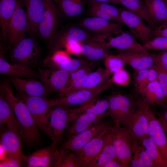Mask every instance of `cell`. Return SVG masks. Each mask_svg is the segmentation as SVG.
Listing matches in <instances>:
<instances>
[{"instance_id":"10","label":"cell","mask_w":167,"mask_h":167,"mask_svg":"<svg viewBox=\"0 0 167 167\" xmlns=\"http://www.w3.org/2000/svg\"><path fill=\"white\" fill-rule=\"evenodd\" d=\"M119 9L122 23L128 27L132 35L142 45L154 38L153 29L141 17L126 9Z\"/></svg>"},{"instance_id":"18","label":"cell","mask_w":167,"mask_h":167,"mask_svg":"<svg viewBox=\"0 0 167 167\" xmlns=\"http://www.w3.org/2000/svg\"><path fill=\"white\" fill-rule=\"evenodd\" d=\"M8 81L15 87L19 93L31 96L46 97L52 92L44 83L34 78L11 76Z\"/></svg>"},{"instance_id":"16","label":"cell","mask_w":167,"mask_h":167,"mask_svg":"<svg viewBox=\"0 0 167 167\" xmlns=\"http://www.w3.org/2000/svg\"><path fill=\"white\" fill-rule=\"evenodd\" d=\"M80 25L81 27L95 34L111 35L123 32L124 24L113 20L91 17L83 20Z\"/></svg>"},{"instance_id":"2","label":"cell","mask_w":167,"mask_h":167,"mask_svg":"<svg viewBox=\"0 0 167 167\" xmlns=\"http://www.w3.org/2000/svg\"><path fill=\"white\" fill-rule=\"evenodd\" d=\"M36 38L30 35L9 48L11 61L30 68L36 65L41 59L42 50Z\"/></svg>"},{"instance_id":"47","label":"cell","mask_w":167,"mask_h":167,"mask_svg":"<svg viewBox=\"0 0 167 167\" xmlns=\"http://www.w3.org/2000/svg\"><path fill=\"white\" fill-rule=\"evenodd\" d=\"M148 68L135 70L133 85L136 92L139 94L143 87L147 75Z\"/></svg>"},{"instance_id":"25","label":"cell","mask_w":167,"mask_h":167,"mask_svg":"<svg viewBox=\"0 0 167 167\" xmlns=\"http://www.w3.org/2000/svg\"><path fill=\"white\" fill-rule=\"evenodd\" d=\"M139 94L150 106L158 105L165 108L167 105L163 90L157 80L147 84Z\"/></svg>"},{"instance_id":"53","label":"cell","mask_w":167,"mask_h":167,"mask_svg":"<svg viewBox=\"0 0 167 167\" xmlns=\"http://www.w3.org/2000/svg\"><path fill=\"white\" fill-rule=\"evenodd\" d=\"M102 167H127V166L122 164L117 159L110 160L105 163Z\"/></svg>"},{"instance_id":"40","label":"cell","mask_w":167,"mask_h":167,"mask_svg":"<svg viewBox=\"0 0 167 167\" xmlns=\"http://www.w3.org/2000/svg\"><path fill=\"white\" fill-rule=\"evenodd\" d=\"M88 3L104 11L110 15L114 21L122 23L119 8L109 3L88 0Z\"/></svg>"},{"instance_id":"3","label":"cell","mask_w":167,"mask_h":167,"mask_svg":"<svg viewBox=\"0 0 167 167\" xmlns=\"http://www.w3.org/2000/svg\"><path fill=\"white\" fill-rule=\"evenodd\" d=\"M106 38L105 35L95 34L82 27L67 26L58 30L48 47L53 52L64 48L71 41L83 44L91 41L102 42Z\"/></svg>"},{"instance_id":"51","label":"cell","mask_w":167,"mask_h":167,"mask_svg":"<svg viewBox=\"0 0 167 167\" xmlns=\"http://www.w3.org/2000/svg\"><path fill=\"white\" fill-rule=\"evenodd\" d=\"M157 70L156 65L154 64L148 68L147 75L142 89L147 84L157 80Z\"/></svg>"},{"instance_id":"29","label":"cell","mask_w":167,"mask_h":167,"mask_svg":"<svg viewBox=\"0 0 167 167\" xmlns=\"http://www.w3.org/2000/svg\"><path fill=\"white\" fill-rule=\"evenodd\" d=\"M19 0H0V24L3 44L7 41L8 30L10 19L18 4Z\"/></svg>"},{"instance_id":"44","label":"cell","mask_w":167,"mask_h":167,"mask_svg":"<svg viewBox=\"0 0 167 167\" xmlns=\"http://www.w3.org/2000/svg\"><path fill=\"white\" fill-rule=\"evenodd\" d=\"M142 45L144 49L147 50L162 51L167 50V37L160 36L155 37Z\"/></svg>"},{"instance_id":"57","label":"cell","mask_w":167,"mask_h":167,"mask_svg":"<svg viewBox=\"0 0 167 167\" xmlns=\"http://www.w3.org/2000/svg\"><path fill=\"white\" fill-rule=\"evenodd\" d=\"M165 1L166 4L167 9V0H165Z\"/></svg>"},{"instance_id":"41","label":"cell","mask_w":167,"mask_h":167,"mask_svg":"<svg viewBox=\"0 0 167 167\" xmlns=\"http://www.w3.org/2000/svg\"><path fill=\"white\" fill-rule=\"evenodd\" d=\"M59 151L61 156L60 167H80L75 152L69 149Z\"/></svg>"},{"instance_id":"13","label":"cell","mask_w":167,"mask_h":167,"mask_svg":"<svg viewBox=\"0 0 167 167\" xmlns=\"http://www.w3.org/2000/svg\"><path fill=\"white\" fill-rule=\"evenodd\" d=\"M53 143L50 146L33 152L27 156L28 167H60L61 156Z\"/></svg>"},{"instance_id":"42","label":"cell","mask_w":167,"mask_h":167,"mask_svg":"<svg viewBox=\"0 0 167 167\" xmlns=\"http://www.w3.org/2000/svg\"><path fill=\"white\" fill-rule=\"evenodd\" d=\"M89 62L84 58H71L66 62L55 66L52 68L62 69L71 72Z\"/></svg>"},{"instance_id":"33","label":"cell","mask_w":167,"mask_h":167,"mask_svg":"<svg viewBox=\"0 0 167 167\" xmlns=\"http://www.w3.org/2000/svg\"><path fill=\"white\" fill-rule=\"evenodd\" d=\"M103 42L91 41L82 44L81 54L93 61L104 59L109 54Z\"/></svg>"},{"instance_id":"23","label":"cell","mask_w":167,"mask_h":167,"mask_svg":"<svg viewBox=\"0 0 167 167\" xmlns=\"http://www.w3.org/2000/svg\"><path fill=\"white\" fill-rule=\"evenodd\" d=\"M26 8L28 20L27 32L30 35H37L39 23L45 11L43 0H21Z\"/></svg>"},{"instance_id":"54","label":"cell","mask_w":167,"mask_h":167,"mask_svg":"<svg viewBox=\"0 0 167 167\" xmlns=\"http://www.w3.org/2000/svg\"><path fill=\"white\" fill-rule=\"evenodd\" d=\"M157 54L162 65L167 70V50L161 51Z\"/></svg>"},{"instance_id":"48","label":"cell","mask_w":167,"mask_h":167,"mask_svg":"<svg viewBox=\"0 0 167 167\" xmlns=\"http://www.w3.org/2000/svg\"><path fill=\"white\" fill-rule=\"evenodd\" d=\"M23 163L18 158L10 155H6L1 160L0 167H19Z\"/></svg>"},{"instance_id":"8","label":"cell","mask_w":167,"mask_h":167,"mask_svg":"<svg viewBox=\"0 0 167 167\" xmlns=\"http://www.w3.org/2000/svg\"><path fill=\"white\" fill-rule=\"evenodd\" d=\"M114 85L110 78L106 82L95 87L81 89L65 96L49 100V104L52 107L58 105L78 106L98 96L101 92L111 88Z\"/></svg>"},{"instance_id":"11","label":"cell","mask_w":167,"mask_h":167,"mask_svg":"<svg viewBox=\"0 0 167 167\" xmlns=\"http://www.w3.org/2000/svg\"><path fill=\"white\" fill-rule=\"evenodd\" d=\"M21 0H19L17 7L9 24L7 41L9 49L26 37L28 20Z\"/></svg>"},{"instance_id":"4","label":"cell","mask_w":167,"mask_h":167,"mask_svg":"<svg viewBox=\"0 0 167 167\" xmlns=\"http://www.w3.org/2000/svg\"><path fill=\"white\" fill-rule=\"evenodd\" d=\"M109 106L105 112L114 123L124 126L137 108L136 100L130 96L117 93L109 97Z\"/></svg>"},{"instance_id":"35","label":"cell","mask_w":167,"mask_h":167,"mask_svg":"<svg viewBox=\"0 0 167 167\" xmlns=\"http://www.w3.org/2000/svg\"><path fill=\"white\" fill-rule=\"evenodd\" d=\"M120 4L129 11L141 17L153 29L156 26L150 17L142 0H119Z\"/></svg>"},{"instance_id":"24","label":"cell","mask_w":167,"mask_h":167,"mask_svg":"<svg viewBox=\"0 0 167 167\" xmlns=\"http://www.w3.org/2000/svg\"><path fill=\"white\" fill-rule=\"evenodd\" d=\"M109 106V97L101 99L97 96L75 108L70 109V121H73L78 116L84 113H104L107 110Z\"/></svg>"},{"instance_id":"31","label":"cell","mask_w":167,"mask_h":167,"mask_svg":"<svg viewBox=\"0 0 167 167\" xmlns=\"http://www.w3.org/2000/svg\"><path fill=\"white\" fill-rule=\"evenodd\" d=\"M132 148L133 155L129 167H155L153 162L146 152L141 140L133 137Z\"/></svg>"},{"instance_id":"45","label":"cell","mask_w":167,"mask_h":167,"mask_svg":"<svg viewBox=\"0 0 167 167\" xmlns=\"http://www.w3.org/2000/svg\"><path fill=\"white\" fill-rule=\"evenodd\" d=\"M112 75L113 76L110 79L114 84L121 86H127L131 82L130 75L124 68Z\"/></svg>"},{"instance_id":"37","label":"cell","mask_w":167,"mask_h":167,"mask_svg":"<svg viewBox=\"0 0 167 167\" xmlns=\"http://www.w3.org/2000/svg\"><path fill=\"white\" fill-rule=\"evenodd\" d=\"M141 141L146 152L153 162L155 167H167V164L152 139L148 136Z\"/></svg>"},{"instance_id":"32","label":"cell","mask_w":167,"mask_h":167,"mask_svg":"<svg viewBox=\"0 0 167 167\" xmlns=\"http://www.w3.org/2000/svg\"><path fill=\"white\" fill-rule=\"evenodd\" d=\"M55 2L56 6L62 15L74 18L83 13L86 0H58Z\"/></svg>"},{"instance_id":"14","label":"cell","mask_w":167,"mask_h":167,"mask_svg":"<svg viewBox=\"0 0 167 167\" xmlns=\"http://www.w3.org/2000/svg\"><path fill=\"white\" fill-rule=\"evenodd\" d=\"M111 125L104 129L80 150L75 152L80 167H92L103 147L106 136Z\"/></svg>"},{"instance_id":"34","label":"cell","mask_w":167,"mask_h":167,"mask_svg":"<svg viewBox=\"0 0 167 167\" xmlns=\"http://www.w3.org/2000/svg\"><path fill=\"white\" fill-rule=\"evenodd\" d=\"M116 159H117L113 144L110 127L106 136L103 147L92 167H102L106 162Z\"/></svg>"},{"instance_id":"49","label":"cell","mask_w":167,"mask_h":167,"mask_svg":"<svg viewBox=\"0 0 167 167\" xmlns=\"http://www.w3.org/2000/svg\"><path fill=\"white\" fill-rule=\"evenodd\" d=\"M88 3L89 6V13L92 17L114 21L110 15L104 11L88 2Z\"/></svg>"},{"instance_id":"19","label":"cell","mask_w":167,"mask_h":167,"mask_svg":"<svg viewBox=\"0 0 167 167\" xmlns=\"http://www.w3.org/2000/svg\"><path fill=\"white\" fill-rule=\"evenodd\" d=\"M148 136L152 139L167 164V136L159 119L151 107L148 111Z\"/></svg>"},{"instance_id":"6","label":"cell","mask_w":167,"mask_h":167,"mask_svg":"<svg viewBox=\"0 0 167 167\" xmlns=\"http://www.w3.org/2000/svg\"><path fill=\"white\" fill-rule=\"evenodd\" d=\"M43 0L45 9L38 25L37 35L49 46L59 30L62 15L53 1Z\"/></svg>"},{"instance_id":"26","label":"cell","mask_w":167,"mask_h":167,"mask_svg":"<svg viewBox=\"0 0 167 167\" xmlns=\"http://www.w3.org/2000/svg\"><path fill=\"white\" fill-rule=\"evenodd\" d=\"M107 117L105 113L102 114L84 113L78 116L73 121L67 133V136L76 135L99 123Z\"/></svg>"},{"instance_id":"15","label":"cell","mask_w":167,"mask_h":167,"mask_svg":"<svg viewBox=\"0 0 167 167\" xmlns=\"http://www.w3.org/2000/svg\"><path fill=\"white\" fill-rule=\"evenodd\" d=\"M111 124L108 121H101L76 135L68 136L59 150L69 149L77 151Z\"/></svg>"},{"instance_id":"36","label":"cell","mask_w":167,"mask_h":167,"mask_svg":"<svg viewBox=\"0 0 167 167\" xmlns=\"http://www.w3.org/2000/svg\"><path fill=\"white\" fill-rule=\"evenodd\" d=\"M111 74L105 68L100 67L88 75L86 82L82 89L92 88L107 81Z\"/></svg>"},{"instance_id":"22","label":"cell","mask_w":167,"mask_h":167,"mask_svg":"<svg viewBox=\"0 0 167 167\" xmlns=\"http://www.w3.org/2000/svg\"><path fill=\"white\" fill-rule=\"evenodd\" d=\"M0 40V74L11 76L25 78H39L37 71L31 68L21 64H11L5 59L4 44Z\"/></svg>"},{"instance_id":"1","label":"cell","mask_w":167,"mask_h":167,"mask_svg":"<svg viewBox=\"0 0 167 167\" xmlns=\"http://www.w3.org/2000/svg\"><path fill=\"white\" fill-rule=\"evenodd\" d=\"M9 81H1L0 93L11 106L22 130L21 139L28 145L34 146L38 143L41 135L38 128L24 101L13 92Z\"/></svg>"},{"instance_id":"9","label":"cell","mask_w":167,"mask_h":167,"mask_svg":"<svg viewBox=\"0 0 167 167\" xmlns=\"http://www.w3.org/2000/svg\"><path fill=\"white\" fill-rule=\"evenodd\" d=\"M137 108L125 125L133 138L142 140L148 136V111L150 105L142 98L136 100Z\"/></svg>"},{"instance_id":"20","label":"cell","mask_w":167,"mask_h":167,"mask_svg":"<svg viewBox=\"0 0 167 167\" xmlns=\"http://www.w3.org/2000/svg\"><path fill=\"white\" fill-rule=\"evenodd\" d=\"M117 54L135 70L148 69L154 64L152 54L145 49L122 51Z\"/></svg>"},{"instance_id":"55","label":"cell","mask_w":167,"mask_h":167,"mask_svg":"<svg viewBox=\"0 0 167 167\" xmlns=\"http://www.w3.org/2000/svg\"><path fill=\"white\" fill-rule=\"evenodd\" d=\"M167 136V122L161 116L158 118Z\"/></svg>"},{"instance_id":"58","label":"cell","mask_w":167,"mask_h":167,"mask_svg":"<svg viewBox=\"0 0 167 167\" xmlns=\"http://www.w3.org/2000/svg\"><path fill=\"white\" fill-rule=\"evenodd\" d=\"M50 0V1H54L55 2H56L58 0Z\"/></svg>"},{"instance_id":"27","label":"cell","mask_w":167,"mask_h":167,"mask_svg":"<svg viewBox=\"0 0 167 167\" xmlns=\"http://www.w3.org/2000/svg\"><path fill=\"white\" fill-rule=\"evenodd\" d=\"M103 44L107 48H114L122 51L145 49L132 35L126 32H123L119 36L111 38Z\"/></svg>"},{"instance_id":"52","label":"cell","mask_w":167,"mask_h":167,"mask_svg":"<svg viewBox=\"0 0 167 167\" xmlns=\"http://www.w3.org/2000/svg\"><path fill=\"white\" fill-rule=\"evenodd\" d=\"M154 38L157 36L167 37V20L153 29Z\"/></svg>"},{"instance_id":"39","label":"cell","mask_w":167,"mask_h":167,"mask_svg":"<svg viewBox=\"0 0 167 167\" xmlns=\"http://www.w3.org/2000/svg\"><path fill=\"white\" fill-rule=\"evenodd\" d=\"M104 64L105 68L112 75L124 68L126 63L117 54H109L104 59Z\"/></svg>"},{"instance_id":"46","label":"cell","mask_w":167,"mask_h":167,"mask_svg":"<svg viewBox=\"0 0 167 167\" xmlns=\"http://www.w3.org/2000/svg\"><path fill=\"white\" fill-rule=\"evenodd\" d=\"M95 67L94 63L93 62H90L75 71L71 72L66 84H69L83 75L92 71Z\"/></svg>"},{"instance_id":"7","label":"cell","mask_w":167,"mask_h":167,"mask_svg":"<svg viewBox=\"0 0 167 167\" xmlns=\"http://www.w3.org/2000/svg\"><path fill=\"white\" fill-rule=\"evenodd\" d=\"M113 143L117 160L127 167L133 157L132 152L133 137L128 130L119 124L111 126Z\"/></svg>"},{"instance_id":"56","label":"cell","mask_w":167,"mask_h":167,"mask_svg":"<svg viewBox=\"0 0 167 167\" xmlns=\"http://www.w3.org/2000/svg\"><path fill=\"white\" fill-rule=\"evenodd\" d=\"M94 2H105L107 3H112L115 4H120L119 0H88Z\"/></svg>"},{"instance_id":"38","label":"cell","mask_w":167,"mask_h":167,"mask_svg":"<svg viewBox=\"0 0 167 167\" xmlns=\"http://www.w3.org/2000/svg\"><path fill=\"white\" fill-rule=\"evenodd\" d=\"M152 54L157 70V80L163 90L167 105V70L162 65L158 54Z\"/></svg>"},{"instance_id":"5","label":"cell","mask_w":167,"mask_h":167,"mask_svg":"<svg viewBox=\"0 0 167 167\" xmlns=\"http://www.w3.org/2000/svg\"><path fill=\"white\" fill-rule=\"evenodd\" d=\"M18 96L25 103L38 128L51 139L49 119L52 107L49 105V100L46 97L31 96L20 93Z\"/></svg>"},{"instance_id":"12","label":"cell","mask_w":167,"mask_h":167,"mask_svg":"<svg viewBox=\"0 0 167 167\" xmlns=\"http://www.w3.org/2000/svg\"><path fill=\"white\" fill-rule=\"evenodd\" d=\"M52 108L49 120L51 132V139L57 146L62 142L64 132L71 122L70 109L68 107L58 105Z\"/></svg>"},{"instance_id":"21","label":"cell","mask_w":167,"mask_h":167,"mask_svg":"<svg viewBox=\"0 0 167 167\" xmlns=\"http://www.w3.org/2000/svg\"><path fill=\"white\" fill-rule=\"evenodd\" d=\"M21 139L17 133L8 128L1 135L0 146L6 155L16 157L26 163L27 156L23 152Z\"/></svg>"},{"instance_id":"30","label":"cell","mask_w":167,"mask_h":167,"mask_svg":"<svg viewBox=\"0 0 167 167\" xmlns=\"http://www.w3.org/2000/svg\"><path fill=\"white\" fill-rule=\"evenodd\" d=\"M143 2L156 28L167 20V9L165 0H144Z\"/></svg>"},{"instance_id":"50","label":"cell","mask_w":167,"mask_h":167,"mask_svg":"<svg viewBox=\"0 0 167 167\" xmlns=\"http://www.w3.org/2000/svg\"><path fill=\"white\" fill-rule=\"evenodd\" d=\"M81 43L73 41L66 44L64 48L68 53L78 55L81 54Z\"/></svg>"},{"instance_id":"43","label":"cell","mask_w":167,"mask_h":167,"mask_svg":"<svg viewBox=\"0 0 167 167\" xmlns=\"http://www.w3.org/2000/svg\"><path fill=\"white\" fill-rule=\"evenodd\" d=\"M89 74H86L70 84H66L63 89L58 93L59 97L65 96L82 89Z\"/></svg>"},{"instance_id":"28","label":"cell","mask_w":167,"mask_h":167,"mask_svg":"<svg viewBox=\"0 0 167 167\" xmlns=\"http://www.w3.org/2000/svg\"><path fill=\"white\" fill-rule=\"evenodd\" d=\"M0 120L6 124L8 128L15 131L21 138L22 128L19 124L10 104L0 93Z\"/></svg>"},{"instance_id":"17","label":"cell","mask_w":167,"mask_h":167,"mask_svg":"<svg viewBox=\"0 0 167 167\" xmlns=\"http://www.w3.org/2000/svg\"><path fill=\"white\" fill-rule=\"evenodd\" d=\"M39 78L52 92L58 93L65 86L71 72L54 68H38Z\"/></svg>"}]
</instances>
